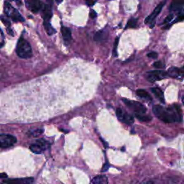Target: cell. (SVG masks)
Masks as SVG:
<instances>
[{
  "instance_id": "obj_1",
  "label": "cell",
  "mask_w": 184,
  "mask_h": 184,
  "mask_svg": "<svg viewBox=\"0 0 184 184\" xmlns=\"http://www.w3.org/2000/svg\"><path fill=\"white\" fill-rule=\"evenodd\" d=\"M152 112L159 120L166 123L182 121L181 109L177 105L168 108H165L161 105H156L152 107Z\"/></svg>"
},
{
  "instance_id": "obj_2",
  "label": "cell",
  "mask_w": 184,
  "mask_h": 184,
  "mask_svg": "<svg viewBox=\"0 0 184 184\" xmlns=\"http://www.w3.org/2000/svg\"><path fill=\"white\" fill-rule=\"evenodd\" d=\"M16 53L19 57L23 59H28L32 57L33 50L31 45L23 37H21L18 40Z\"/></svg>"
},
{
  "instance_id": "obj_3",
  "label": "cell",
  "mask_w": 184,
  "mask_h": 184,
  "mask_svg": "<svg viewBox=\"0 0 184 184\" xmlns=\"http://www.w3.org/2000/svg\"><path fill=\"white\" fill-rule=\"evenodd\" d=\"M4 9L6 15L8 18H11L12 20H13L14 22H21V23L25 22V19L23 18V17L21 15L18 10L14 9L7 1L4 2Z\"/></svg>"
},
{
  "instance_id": "obj_4",
  "label": "cell",
  "mask_w": 184,
  "mask_h": 184,
  "mask_svg": "<svg viewBox=\"0 0 184 184\" xmlns=\"http://www.w3.org/2000/svg\"><path fill=\"white\" fill-rule=\"evenodd\" d=\"M166 3V0H163L161 2L158 4L156 8L154 9V10L152 11V13L150 14L148 17H147L146 19L145 20V23L146 25H149L151 28H153L155 24H156V19L157 17L158 16V14L161 13L162 9L163 8L165 4Z\"/></svg>"
},
{
  "instance_id": "obj_5",
  "label": "cell",
  "mask_w": 184,
  "mask_h": 184,
  "mask_svg": "<svg viewBox=\"0 0 184 184\" xmlns=\"http://www.w3.org/2000/svg\"><path fill=\"white\" fill-rule=\"evenodd\" d=\"M122 101H124L125 105L134 111L135 113L145 114L147 112L146 107L143 105H142L141 103L138 102V101L128 100V99H123Z\"/></svg>"
},
{
  "instance_id": "obj_6",
  "label": "cell",
  "mask_w": 184,
  "mask_h": 184,
  "mask_svg": "<svg viewBox=\"0 0 184 184\" xmlns=\"http://www.w3.org/2000/svg\"><path fill=\"white\" fill-rule=\"evenodd\" d=\"M17 142V138L12 135L0 134V148L12 147Z\"/></svg>"
},
{
  "instance_id": "obj_7",
  "label": "cell",
  "mask_w": 184,
  "mask_h": 184,
  "mask_svg": "<svg viewBox=\"0 0 184 184\" xmlns=\"http://www.w3.org/2000/svg\"><path fill=\"white\" fill-rule=\"evenodd\" d=\"M168 73L164 71H151L146 74V79L151 82L161 81L168 77Z\"/></svg>"
},
{
  "instance_id": "obj_8",
  "label": "cell",
  "mask_w": 184,
  "mask_h": 184,
  "mask_svg": "<svg viewBox=\"0 0 184 184\" xmlns=\"http://www.w3.org/2000/svg\"><path fill=\"white\" fill-rule=\"evenodd\" d=\"M48 145V142L46 140L43 139L37 140L35 143L32 144L30 146V151L35 154H40L47 148Z\"/></svg>"
},
{
  "instance_id": "obj_9",
  "label": "cell",
  "mask_w": 184,
  "mask_h": 184,
  "mask_svg": "<svg viewBox=\"0 0 184 184\" xmlns=\"http://www.w3.org/2000/svg\"><path fill=\"white\" fill-rule=\"evenodd\" d=\"M40 10H41V14H42L43 20L45 21H50L53 16L51 7L48 5V4L41 3Z\"/></svg>"
},
{
  "instance_id": "obj_10",
  "label": "cell",
  "mask_w": 184,
  "mask_h": 184,
  "mask_svg": "<svg viewBox=\"0 0 184 184\" xmlns=\"http://www.w3.org/2000/svg\"><path fill=\"white\" fill-rule=\"evenodd\" d=\"M26 7L33 13H38L40 11L41 2L40 0H25Z\"/></svg>"
},
{
  "instance_id": "obj_11",
  "label": "cell",
  "mask_w": 184,
  "mask_h": 184,
  "mask_svg": "<svg viewBox=\"0 0 184 184\" xmlns=\"http://www.w3.org/2000/svg\"><path fill=\"white\" fill-rule=\"evenodd\" d=\"M168 75L172 78L182 80L184 73H183V68L181 69H178L176 67H171L168 71Z\"/></svg>"
},
{
  "instance_id": "obj_12",
  "label": "cell",
  "mask_w": 184,
  "mask_h": 184,
  "mask_svg": "<svg viewBox=\"0 0 184 184\" xmlns=\"http://www.w3.org/2000/svg\"><path fill=\"white\" fill-rule=\"evenodd\" d=\"M183 3L184 0H173L170 7L171 11L178 12V13H182L183 9Z\"/></svg>"
},
{
  "instance_id": "obj_13",
  "label": "cell",
  "mask_w": 184,
  "mask_h": 184,
  "mask_svg": "<svg viewBox=\"0 0 184 184\" xmlns=\"http://www.w3.org/2000/svg\"><path fill=\"white\" fill-rule=\"evenodd\" d=\"M34 181L33 178H18V179H8V180L3 181L4 183H32Z\"/></svg>"
},
{
  "instance_id": "obj_14",
  "label": "cell",
  "mask_w": 184,
  "mask_h": 184,
  "mask_svg": "<svg viewBox=\"0 0 184 184\" xmlns=\"http://www.w3.org/2000/svg\"><path fill=\"white\" fill-rule=\"evenodd\" d=\"M108 33L105 30H100L96 33L94 35V40L96 43H104L107 39Z\"/></svg>"
},
{
  "instance_id": "obj_15",
  "label": "cell",
  "mask_w": 184,
  "mask_h": 184,
  "mask_svg": "<svg viewBox=\"0 0 184 184\" xmlns=\"http://www.w3.org/2000/svg\"><path fill=\"white\" fill-rule=\"evenodd\" d=\"M60 31H61L63 38H64V40L66 42H70L71 40V30L69 28H66L65 26H62L61 29H60Z\"/></svg>"
},
{
  "instance_id": "obj_16",
  "label": "cell",
  "mask_w": 184,
  "mask_h": 184,
  "mask_svg": "<svg viewBox=\"0 0 184 184\" xmlns=\"http://www.w3.org/2000/svg\"><path fill=\"white\" fill-rule=\"evenodd\" d=\"M91 183H94V184H106L108 183V179L107 177L104 175H100V176H96L95 178H94L91 181Z\"/></svg>"
},
{
  "instance_id": "obj_17",
  "label": "cell",
  "mask_w": 184,
  "mask_h": 184,
  "mask_svg": "<svg viewBox=\"0 0 184 184\" xmlns=\"http://www.w3.org/2000/svg\"><path fill=\"white\" fill-rule=\"evenodd\" d=\"M151 91L152 92V94H154L156 97H158V99L160 100V101L162 103H165V99H164V94L163 92L162 91L161 89H160L159 88H152L151 89Z\"/></svg>"
},
{
  "instance_id": "obj_18",
  "label": "cell",
  "mask_w": 184,
  "mask_h": 184,
  "mask_svg": "<svg viewBox=\"0 0 184 184\" xmlns=\"http://www.w3.org/2000/svg\"><path fill=\"white\" fill-rule=\"evenodd\" d=\"M43 25H44L45 30L48 35H53L56 33V30H55V29L53 28L52 25H50L49 21L44 20V22H43Z\"/></svg>"
},
{
  "instance_id": "obj_19",
  "label": "cell",
  "mask_w": 184,
  "mask_h": 184,
  "mask_svg": "<svg viewBox=\"0 0 184 184\" xmlns=\"http://www.w3.org/2000/svg\"><path fill=\"white\" fill-rule=\"evenodd\" d=\"M121 122H125L127 125H132V123L134 122V118H133L131 115L125 112L124 115L122 116V120H121Z\"/></svg>"
},
{
  "instance_id": "obj_20",
  "label": "cell",
  "mask_w": 184,
  "mask_h": 184,
  "mask_svg": "<svg viewBox=\"0 0 184 184\" xmlns=\"http://www.w3.org/2000/svg\"><path fill=\"white\" fill-rule=\"evenodd\" d=\"M136 94L140 97L147 99V100H152L151 96L148 94V92H147V91L144 90V89H138L136 91Z\"/></svg>"
},
{
  "instance_id": "obj_21",
  "label": "cell",
  "mask_w": 184,
  "mask_h": 184,
  "mask_svg": "<svg viewBox=\"0 0 184 184\" xmlns=\"http://www.w3.org/2000/svg\"><path fill=\"white\" fill-rule=\"evenodd\" d=\"M44 132V130L43 129H36V130H33L31 131L28 132V136L30 137H38L39 135L41 134H43V132Z\"/></svg>"
},
{
  "instance_id": "obj_22",
  "label": "cell",
  "mask_w": 184,
  "mask_h": 184,
  "mask_svg": "<svg viewBox=\"0 0 184 184\" xmlns=\"http://www.w3.org/2000/svg\"><path fill=\"white\" fill-rule=\"evenodd\" d=\"M135 117H136L138 120L142 122H149L152 120V117L147 115H144V114H137L135 113Z\"/></svg>"
},
{
  "instance_id": "obj_23",
  "label": "cell",
  "mask_w": 184,
  "mask_h": 184,
  "mask_svg": "<svg viewBox=\"0 0 184 184\" xmlns=\"http://www.w3.org/2000/svg\"><path fill=\"white\" fill-rule=\"evenodd\" d=\"M137 19L136 18H131L130 20L128 21V23L126 25L125 28H136L137 25Z\"/></svg>"
},
{
  "instance_id": "obj_24",
  "label": "cell",
  "mask_w": 184,
  "mask_h": 184,
  "mask_svg": "<svg viewBox=\"0 0 184 184\" xmlns=\"http://www.w3.org/2000/svg\"><path fill=\"white\" fill-rule=\"evenodd\" d=\"M119 40H120V38L119 37H117V38L115 39V44H114V48H113V55L114 56H117V46H118V43H119Z\"/></svg>"
},
{
  "instance_id": "obj_25",
  "label": "cell",
  "mask_w": 184,
  "mask_h": 184,
  "mask_svg": "<svg viewBox=\"0 0 184 184\" xmlns=\"http://www.w3.org/2000/svg\"><path fill=\"white\" fill-rule=\"evenodd\" d=\"M0 20H1V21L2 22V23L4 24V25H5L6 27H7V28L11 25L10 22H9V20H8V18H5V17L0 16Z\"/></svg>"
},
{
  "instance_id": "obj_26",
  "label": "cell",
  "mask_w": 184,
  "mask_h": 184,
  "mask_svg": "<svg viewBox=\"0 0 184 184\" xmlns=\"http://www.w3.org/2000/svg\"><path fill=\"white\" fill-rule=\"evenodd\" d=\"M174 18V14H170L169 15H168L165 19L164 21H163V24L165 25H166V24H168L169 23H171V22L173 20Z\"/></svg>"
},
{
  "instance_id": "obj_27",
  "label": "cell",
  "mask_w": 184,
  "mask_h": 184,
  "mask_svg": "<svg viewBox=\"0 0 184 184\" xmlns=\"http://www.w3.org/2000/svg\"><path fill=\"white\" fill-rule=\"evenodd\" d=\"M153 66L156 68V69H163L164 68V64L161 61H156L154 63Z\"/></svg>"
},
{
  "instance_id": "obj_28",
  "label": "cell",
  "mask_w": 184,
  "mask_h": 184,
  "mask_svg": "<svg viewBox=\"0 0 184 184\" xmlns=\"http://www.w3.org/2000/svg\"><path fill=\"white\" fill-rule=\"evenodd\" d=\"M97 0H86V3L88 6L92 7L96 3Z\"/></svg>"
},
{
  "instance_id": "obj_29",
  "label": "cell",
  "mask_w": 184,
  "mask_h": 184,
  "mask_svg": "<svg viewBox=\"0 0 184 184\" xmlns=\"http://www.w3.org/2000/svg\"><path fill=\"white\" fill-rule=\"evenodd\" d=\"M147 55V57L154 59H157V57H158V53H157L156 52H151V53H149Z\"/></svg>"
},
{
  "instance_id": "obj_30",
  "label": "cell",
  "mask_w": 184,
  "mask_h": 184,
  "mask_svg": "<svg viewBox=\"0 0 184 184\" xmlns=\"http://www.w3.org/2000/svg\"><path fill=\"white\" fill-rule=\"evenodd\" d=\"M183 18H184L183 14V13H181L180 14H179L178 17V18L176 19V21L174 22V23H177V22H181V21H183Z\"/></svg>"
},
{
  "instance_id": "obj_31",
  "label": "cell",
  "mask_w": 184,
  "mask_h": 184,
  "mask_svg": "<svg viewBox=\"0 0 184 184\" xmlns=\"http://www.w3.org/2000/svg\"><path fill=\"white\" fill-rule=\"evenodd\" d=\"M109 168H110V165H109L108 163H106L103 166V168H102V169H101V172H102V173H103V172L106 171L109 169Z\"/></svg>"
},
{
  "instance_id": "obj_32",
  "label": "cell",
  "mask_w": 184,
  "mask_h": 184,
  "mask_svg": "<svg viewBox=\"0 0 184 184\" xmlns=\"http://www.w3.org/2000/svg\"><path fill=\"white\" fill-rule=\"evenodd\" d=\"M96 13L94 10H93V9H91V10L90 11V18H92V19H94L96 17Z\"/></svg>"
},
{
  "instance_id": "obj_33",
  "label": "cell",
  "mask_w": 184,
  "mask_h": 184,
  "mask_svg": "<svg viewBox=\"0 0 184 184\" xmlns=\"http://www.w3.org/2000/svg\"><path fill=\"white\" fill-rule=\"evenodd\" d=\"M7 33H8V34H9V35H12V36H13L14 35V33H13V31L11 30L10 28H7Z\"/></svg>"
},
{
  "instance_id": "obj_34",
  "label": "cell",
  "mask_w": 184,
  "mask_h": 184,
  "mask_svg": "<svg viewBox=\"0 0 184 184\" xmlns=\"http://www.w3.org/2000/svg\"><path fill=\"white\" fill-rule=\"evenodd\" d=\"M7 175L5 173H0V178H7Z\"/></svg>"
},
{
  "instance_id": "obj_35",
  "label": "cell",
  "mask_w": 184,
  "mask_h": 184,
  "mask_svg": "<svg viewBox=\"0 0 184 184\" xmlns=\"http://www.w3.org/2000/svg\"><path fill=\"white\" fill-rule=\"evenodd\" d=\"M55 1L57 2V3H58V4H60V2H61L63 1V0H55Z\"/></svg>"
},
{
  "instance_id": "obj_36",
  "label": "cell",
  "mask_w": 184,
  "mask_h": 184,
  "mask_svg": "<svg viewBox=\"0 0 184 184\" xmlns=\"http://www.w3.org/2000/svg\"><path fill=\"white\" fill-rule=\"evenodd\" d=\"M10 1H13V2H19L20 0H10Z\"/></svg>"
}]
</instances>
